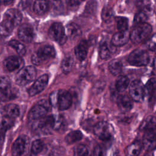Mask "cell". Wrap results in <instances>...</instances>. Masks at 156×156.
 I'll list each match as a JSON object with an SVG mask.
<instances>
[{"label": "cell", "instance_id": "cell-1", "mask_svg": "<svg viewBox=\"0 0 156 156\" xmlns=\"http://www.w3.org/2000/svg\"><path fill=\"white\" fill-rule=\"evenodd\" d=\"M60 124V121L58 120L55 117L49 115L34 121L32 128L37 132L47 133L53 129H57Z\"/></svg>", "mask_w": 156, "mask_h": 156}, {"label": "cell", "instance_id": "cell-2", "mask_svg": "<svg viewBox=\"0 0 156 156\" xmlns=\"http://www.w3.org/2000/svg\"><path fill=\"white\" fill-rule=\"evenodd\" d=\"M152 32L151 26L146 23L136 24L130 34L131 41L135 44L144 41Z\"/></svg>", "mask_w": 156, "mask_h": 156}, {"label": "cell", "instance_id": "cell-3", "mask_svg": "<svg viewBox=\"0 0 156 156\" xmlns=\"http://www.w3.org/2000/svg\"><path fill=\"white\" fill-rule=\"evenodd\" d=\"M55 55L54 48L49 45L40 48L32 57V62L36 65H39L44 62L52 58Z\"/></svg>", "mask_w": 156, "mask_h": 156}, {"label": "cell", "instance_id": "cell-4", "mask_svg": "<svg viewBox=\"0 0 156 156\" xmlns=\"http://www.w3.org/2000/svg\"><path fill=\"white\" fill-rule=\"evenodd\" d=\"M37 75L35 68L32 66L22 68L16 74V83L20 86H24L34 80Z\"/></svg>", "mask_w": 156, "mask_h": 156}, {"label": "cell", "instance_id": "cell-5", "mask_svg": "<svg viewBox=\"0 0 156 156\" xmlns=\"http://www.w3.org/2000/svg\"><path fill=\"white\" fill-rule=\"evenodd\" d=\"M129 63L135 66H146L149 62V55L148 53L141 49L133 50L128 57Z\"/></svg>", "mask_w": 156, "mask_h": 156}, {"label": "cell", "instance_id": "cell-6", "mask_svg": "<svg viewBox=\"0 0 156 156\" xmlns=\"http://www.w3.org/2000/svg\"><path fill=\"white\" fill-rule=\"evenodd\" d=\"M94 134L102 140H110L114 133L113 126L108 122L101 121L97 123L94 127Z\"/></svg>", "mask_w": 156, "mask_h": 156}, {"label": "cell", "instance_id": "cell-7", "mask_svg": "<svg viewBox=\"0 0 156 156\" xmlns=\"http://www.w3.org/2000/svg\"><path fill=\"white\" fill-rule=\"evenodd\" d=\"M129 94L131 99L136 102H141L145 95V88L143 83L138 80H135L129 85Z\"/></svg>", "mask_w": 156, "mask_h": 156}, {"label": "cell", "instance_id": "cell-8", "mask_svg": "<svg viewBox=\"0 0 156 156\" xmlns=\"http://www.w3.org/2000/svg\"><path fill=\"white\" fill-rule=\"evenodd\" d=\"M49 37L60 43H63L66 41L65 29L62 24L59 23H54L49 29Z\"/></svg>", "mask_w": 156, "mask_h": 156}, {"label": "cell", "instance_id": "cell-9", "mask_svg": "<svg viewBox=\"0 0 156 156\" xmlns=\"http://www.w3.org/2000/svg\"><path fill=\"white\" fill-rule=\"evenodd\" d=\"M48 112V106L46 104L39 102L34 106L28 114V118L31 121L38 120L44 117Z\"/></svg>", "mask_w": 156, "mask_h": 156}, {"label": "cell", "instance_id": "cell-10", "mask_svg": "<svg viewBox=\"0 0 156 156\" xmlns=\"http://www.w3.org/2000/svg\"><path fill=\"white\" fill-rule=\"evenodd\" d=\"M18 35L23 41L25 43L31 42L35 37V32L33 27L29 24H22L18 29Z\"/></svg>", "mask_w": 156, "mask_h": 156}, {"label": "cell", "instance_id": "cell-11", "mask_svg": "<svg viewBox=\"0 0 156 156\" xmlns=\"http://www.w3.org/2000/svg\"><path fill=\"white\" fill-rule=\"evenodd\" d=\"M28 138L25 136H19L13 143L12 147V156H21L27 146Z\"/></svg>", "mask_w": 156, "mask_h": 156}, {"label": "cell", "instance_id": "cell-12", "mask_svg": "<svg viewBox=\"0 0 156 156\" xmlns=\"http://www.w3.org/2000/svg\"><path fill=\"white\" fill-rule=\"evenodd\" d=\"M48 82V76L44 74L38 78L31 87L29 89V94L30 96H34L41 91H43L46 87Z\"/></svg>", "mask_w": 156, "mask_h": 156}, {"label": "cell", "instance_id": "cell-13", "mask_svg": "<svg viewBox=\"0 0 156 156\" xmlns=\"http://www.w3.org/2000/svg\"><path fill=\"white\" fill-rule=\"evenodd\" d=\"M21 20V13L18 9H10L4 13L3 20L9 22L15 27L20 24Z\"/></svg>", "mask_w": 156, "mask_h": 156}, {"label": "cell", "instance_id": "cell-14", "mask_svg": "<svg viewBox=\"0 0 156 156\" xmlns=\"http://www.w3.org/2000/svg\"><path fill=\"white\" fill-rule=\"evenodd\" d=\"M141 143L143 147L147 151H151L155 149L156 148V132H144Z\"/></svg>", "mask_w": 156, "mask_h": 156}, {"label": "cell", "instance_id": "cell-15", "mask_svg": "<svg viewBox=\"0 0 156 156\" xmlns=\"http://www.w3.org/2000/svg\"><path fill=\"white\" fill-rule=\"evenodd\" d=\"M72 97L71 94L66 91L61 90L59 91L57 107L60 110H65L68 109L71 105Z\"/></svg>", "mask_w": 156, "mask_h": 156}, {"label": "cell", "instance_id": "cell-16", "mask_svg": "<svg viewBox=\"0 0 156 156\" xmlns=\"http://www.w3.org/2000/svg\"><path fill=\"white\" fill-rule=\"evenodd\" d=\"M23 65V60L17 56H10L7 57L4 62V66L9 71H13Z\"/></svg>", "mask_w": 156, "mask_h": 156}, {"label": "cell", "instance_id": "cell-17", "mask_svg": "<svg viewBox=\"0 0 156 156\" xmlns=\"http://www.w3.org/2000/svg\"><path fill=\"white\" fill-rule=\"evenodd\" d=\"M130 35L127 31H119L112 37V43L115 46H121L128 41Z\"/></svg>", "mask_w": 156, "mask_h": 156}, {"label": "cell", "instance_id": "cell-18", "mask_svg": "<svg viewBox=\"0 0 156 156\" xmlns=\"http://www.w3.org/2000/svg\"><path fill=\"white\" fill-rule=\"evenodd\" d=\"M117 104L119 108L122 112H127L132 108V99L127 95H121L119 96L117 98Z\"/></svg>", "mask_w": 156, "mask_h": 156}, {"label": "cell", "instance_id": "cell-19", "mask_svg": "<svg viewBox=\"0 0 156 156\" xmlns=\"http://www.w3.org/2000/svg\"><path fill=\"white\" fill-rule=\"evenodd\" d=\"M1 113L3 116L15 119L20 115V108L16 104H9L3 107Z\"/></svg>", "mask_w": 156, "mask_h": 156}, {"label": "cell", "instance_id": "cell-20", "mask_svg": "<svg viewBox=\"0 0 156 156\" xmlns=\"http://www.w3.org/2000/svg\"><path fill=\"white\" fill-rule=\"evenodd\" d=\"M88 44L85 41H82L75 48V55L77 58L80 61L83 60L87 55Z\"/></svg>", "mask_w": 156, "mask_h": 156}, {"label": "cell", "instance_id": "cell-21", "mask_svg": "<svg viewBox=\"0 0 156 156\" xmlns=\"http://www.w3.org/2000/svg\"><path fill=\"white\" fill-rule=\"evenodd\" d=\"M141 130L144 132H156V118L153 116L147 117L141 124Z\"/></svg>", "mask_w": 156, "mask_h": 156}, {"label": "cell", "instance_id": "cell-22", "mask_svg": "<svg viewBox=\"0 0 156 156\" xmlns=\"http://www.w3.org/2000/svg\"><path fill=\"white\" fill-rule=\"evenodd\" d=\"M142 148V143L138 141H135L127 147V153L129 156H138Z\"/></svg>", "mask_w": 156, "mask_h": 156}, {"label": "cell", "instance_id": "cell-23", "mask_svg": "<svg viewBox=\"0 0 156 156\" xmlns=\"http://www.w3.org/2000/svg\"><path fill=\"white\" fill-rule=\"evenodd\" d=\"M108 69L112 74L113 76H118L122 70V64L119 60H112L109 62Z\"/></svg>", "mask_w": 156, "mask_h": 156}, {"label": "cell", "instance_id": "cell-24", "mask_svg": "<svg viewBox=\"0 0 156 156\" xmlns=\"http://www.w3.org/2000/svg\"><path fill=\"white\" fill-rule=\"evenodd\" d=\"M13 28L14 27L9 22L3 20L0 23V39L9 35Z\"/></svg>", "mask_w": 156, "mask_h": 156}, {"label": "cell", "instance_id": "cell-25", "mask_svg": "<svg viewBox=\"0 0 156 156\" xmlns=\"http://www.w3.org/2000/svg\"><path fill=\"white\" fill-rule=\"evenodd\" d=\"M49 9L48 2L45 1H36L34 4V10L38 15L45 13Z\"/></svg>", "mask_w": 156, "mask_h": 156}, {"label": "cell", "instance_id": "cell-26", "mask_svg": "<svg viewBox=\"0 0 156 156\" xmlns=\"http://www.w3.org/2000/svg\"><path fill=\"white\" fill-rule=\"evenodd\" d=\"M129 85V79L125 76H119L115 83L116 89L118 92L125 91Z\"/></svg>", "mask_w": 156, "mask_h": 156}, {"label": "cell", "instance_id": "cell-27", "mask_svg": "<svg viewBox=\"0 0 156 156\" xmlns=\"http://www.w3.org/2000/svg\"><path fill=\"white\" fill-rule=\"evenodd\" d=\"M82 136L83 135L80 131L74 130L69 132L65 136V141L68 144H72L80 141L82 138Z\"/></svg>", "mask_w": 156, "mask_h": 156}, {"label": "cell", "instance_id": "cell-28", "mask_svg": "<svg viewBox=\"0 0 156 156\" xmlns=\"http://www.w3.org/2000/svg\"><path fill=\"white\" fill-rule=\"evenodd\" d=\"M81 34L80 29L75 23H71L67 25L66 26V34L71 38H74L77 37Z\"/></svg>", "mask_w": 156, "mask_h": 156}, {"label": "cell", "instance_id": "cell-29", "mask_svg": "<svg viewBox=\"0 0 156 156\" xmlns=\"http://www.w3.org/2000/svg\"><path fill=\"white\" fill-rule=\"evenodd\" d=\"M73 64L74 60L73 57L70 55L66 56L62 62L61 68L62 69V71L65 73L70 72L73 66Z\"/></svg>", "mask_w": 156, "mask_h": 156}, {"label": "cell", "instance_id": "cell-30", "mask_svg": "<svg viewBox=\"0 0 156 156\" xmlns=\"http://www.w3.org/2000/svg\"><path fill=\"white\" fill-rule=\"evenodd\" d=\"M9 45L13 49H15V50L20 55H23L25 54L26 51V48L20 41L15 40H13L9 42Z\"/></svg>", "mask_w": 156, "mask_h": 156}, {"label": "cell", "instance_id": "cell-31", "mask_svg": "<svg viewBox=\"0 0 156 156\" xmlns=\"http://www.w3.org/2000/svg\"><path fill=\"white\" fill-rule=\"evenodd\" d=\"M145 90H146L150 98H153V96L155 95L156 93V79L155 78H151L147 81L146 85Z\"/></svg>", "mask_w": 156, "mask_h": 156}, {"label": "cell", "instance_id": "cell-32", "mask_svg": "<svg viewBox=\"0 0 156 156\" xmlns=\"http://www.w3.org/2000/svg\"><path fill=\"white\" fill-rule=\"evenodd\" d=\"M116 23L119 31H127L129 25V21L127 18L118 16L116 18Z\"/></svg>", "mask_w": 156, "mask_h": 156}, {"label": "cell", "instance_id": "cell-33", "mask_svg": "<svg viewBox=\"0 0 156 156\" xmlns=\"http://www.w3.org/2000/svg\"><path fill=\"white\" fill-rule=\"evenodd\" d=\"M44 147V143L40 140H36L34 141L31 146V154L37 155L38 154Z\"/></svg>", "mask_w": 156, "mask_h": 156}, {"label": "cell", "instance_id": "cell-34", "mask_svg": "<svg viewBox=\"0 0 156 156\" xmlns=\"http://www.w3.org/2000/svg\"><path fill=\"white\" fill-rule=\"evenodd\" d=\"M147 18L148 15L146 11L145 10H140L135 15L134 18V23L136 24L144 23H145L146 20H147Z\"/></svg>", "mask_w": 156, "mask_h": 156}, {"label": "cell", "instance_id": "cell-35", "mask_svg": "<svg viewBox=\"0 0 156 156\" xmlns=\"http://www.w3.org/2000/svg\"><path fill=\"white\" fill-rule=\"evenodd\" d=\"M10 88V80L7 76L0 77V93H2Z\"/></svg>", "mask_w": 156, "mask_h": 156}, {"label": "cell", "instance_id": "cell-36", "mask_svg": "<svg viewBox=\"0 0 156 156\" xmlns=\"http://www.w3.org/2000/svg\"><path fill=\"white\" fill-rule=\"evenodd\" d=\"M99 55L101 58L107 59L111 55V51L107 44H102L100 47Z\"/></svg>", "mask_w": 156, "mask_h": 156}, {"label": "cell", "instance_id": "cell-37", "mask_svg": "<svg viewBox=\"0 0 156 156\" xmlns=\"http://www.w3.org/2000/svg\"><path fill=\"white\" fill-rule=\"evenodd\" d=\"M2 94V98H5L6 100H10L15 98L17 96L18 91L15 89L10 88L5 91L1 93Z\"/></svg>", "mask_w": 156, "mask_h": 156}, {"label": "cell", "instance_id": "cell-38", "mask_svg": "<svg viewBox=\"0 0 156 156\" xmlns=\"http://www.w3.org/2000/svg\"><path fill=\"white\" fill-rule=\"evenodd\" d=\"M77 156H91L88 147L84 144L79 145L77 147Z\"/></svg>", "mask_w": 156, "mask_h": 156}, {"label": "cell", "instance_id": "cell-39", "mask_svg": "<svg viewBox=\"0 0 156 156\" xmlns=\"http://www.w3.org/2000/svg\"><path fill=\"white\" fill-rule=\"evenodd\" d=\"M112 16H113L112 10L109 7H107V6L104 7L102 12V20L105 22H108L109 20H110Z\"/></svg>", "mask_w": 156, "mask_h": 156}, {"label": "cell", "instance_id": "cell-40", "mask_svg": "<svg viewBox=\"0 0 156 156\" xmlns=\"http://www.w3.org/2000/svg\"><path fill=\"white\" fill-rule=\"evenodd\" d=\"M2 126L6 129H9L10 127H12L14 124V119L3 116L1 122Z\"/></svg>", "mask_w": 156, "mask_h": 156}, {"label": "cell", "instance_id": "cell-41", "mask_svg": "<svg viewBox=\"0 0 156 156\" xmlns=\"http://www.w3.org/2000/svg\"><path fill=\"white\" fill-rule=\"evenodd\" d=\"M59 91H55L53 92L50 96V104L53 106H57V101Z\"/></svg>", "mask_w": 156, "mask_h": 156}, {"label": "cell", "instance_id": "cell-42", "mask_svg": "<svg viewBox=\"0 0 156 156\" xmlns=\"http://www.w3.org/2000/svg\"><path fill=\"white\" fill-rule=\"evenodd\" d=\"M7 130L2 126L0 122V147L2 146L5 138V133Z\"/></svg>", "mask_w": 156, "mask_h": 156}, {"label": "cell", "instance_id": "cell-43", "mask_svg": "<svg viewBox=\"0 0 156 156\" xmlns=\"http://www.w3.org/2000/svg\"><path fill=\"white\" fill-rule=\"evenodd\" d=\"M148 47L150 50L156 52V35L154 36L152 40L149 42Z\"/></svg>", "mask_w": 156, "mask_h": 156}, {"label": "cell", "instance_id": "cell-44", "mask_svg": "<svg viewBox=\"0 0 156 156\" xmlns=\"http://www.w3.org/2000/svg\"><path fill=\"white\" fill-rule=\"evenodd\" d=\"M93 156H102V151L100 146L97 145L94 147L93 151Z\"/></svg>", "mask_w": 156, "mask_h": 156}, {"label": "cell", "instance_id": "cell-45", "mask_svg": "<svg viewBox=\"0 0 156 156\" xmlns=\"http://www.w3.org/2000/svg\"><path fill=\"white\" fill-rule=\"evenodd\" d=\"M144 156H154V155H153L152 154H146Z\"/></svg>", "mask_w": 156, "mask_h": 156}, {"label": "cell", "instance_id": "cell-46", "mask_svg": "<svg viewBox=\"0 0 156 156\" xmlns=\"http://www.w3.org/2000/svg\"></svg>", "mask_w": 156, "mask_h": 156}]
</instances>
